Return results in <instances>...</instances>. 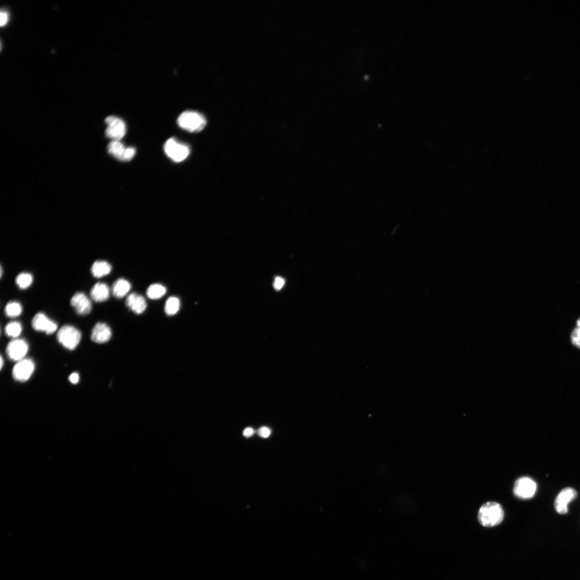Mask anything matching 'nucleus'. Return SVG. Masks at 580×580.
<instances>
[{
    "label": "nucleus",
    "mask_w": 580,
    "mask_h": 580,
    "mask_svg": "<svg viewBox=\"0 0 580 580\" xmlns=\"http://www.w3.org/2000/svg\"><path fill=\"white\" fill-rule=\"evenodd\" d=\"M112 270L111 266L106 261L96 260L92 265L91 272L96 278H101L108 275Z\"/></svg>",
    "instance_id": "nucleus-17"
},
{
    "label": "nucleus",
    "mask_w": 580,
    "mask_h": 580,
    "mask_svg": "<svg viewBox=\"0 0 580 580\" xmlns=\"http://www.w3.org/2000/svg\"><path fill=\"white\" fill-rule=\"evenodd\" d=\"M257 433L260 438L267 439L270 437L271 430L268 427H262L258 430Z\"/></svg>",
    "instance_id": "nucleus-24"
},
{
    "label": "nucleus",
    "mask_w": 580,
    "mask_h": 580,
    "mask_svg": "<svg viewBox=\"0 0 580 580\" xmlns=\"http://www.w3.org/2000/svg\"><path fill=\"white\" fill-rule=\"evenodd\" d=\"M33 276L27 273L19 274L16 278V283L19 288L26 289L31 286L33 282Z\"/></svg>",
    "instance_id": "nucleus-21"
},
{
    "label": "nucleus",
    "mask_w": 580,
    "mask_h": 580,
    "mask_svg": "<svg viewBox=\"0 0 580 580\" xmlns=\"http://www.w3.org/2000/svg\"><path fill=\"white\" fill-rule=\"evenodd\" d=\"M128 148H126L120 141L112 140L108 146V151L116 159L122 161H126V154Z\"/></svg>",
    "instance_id": "nucleus-15"
},
{
    "label": "nucleus",
    "mask_w": 580,
    "mask_h": 580,
    "mask_svg": "<svg viewBox=\"0 0 580 580\" xmlns=\"http://www.w3.org/2000/svg\"><path fill=\"white\" fill-rule=\"evenodd\" d=\"M32 326L35 331L52 334L57 330L56 324L43 313H38L34 317Z\"/></svg>",
    "instance_id": "nucleus-10"
},
{
    "label": "nucleus",
    "mask_w": 580,
    "mask_h": 580,
    "mask_svg": "<svg viewBox=\"0 0 580 580\" xmlns=\"http://www.w3.org/2000/svg\"><path fill=\"white\" fill-rule=\"evenodd\" d=\"M110 290L109 286L103 283H96L91 291L92 298L96 302H103L107 301L110 296Z\"/></svg>",
    "instance_id": "nucleus-14"
},
{
    "label": "nucleus",
    "mask_w": 580,
    "mask_h": 580,
    "mask_svg": "<svg viewBox=\"0 0 580 580\" xmlns=\"http://www.w3.org/2000/svg\"><path fill=\"white\" fill-rule=\"evenodd\" d=\"M164 150L167 156L176 162L185 160L189 156L190 152L188 145L181 143L173 138H170L164 144Z\"/></svg>",
    "instance_id": "nucleus-4"
},
{
    "label": "nucleus",
    "mask_w": 580,
    "mask_h": 580,
    "mask_svg": "<svg viewBox=\"0 0 580 580\" xmlns=\"http://www.w3.org/2000/svg\"><path fill=\"white\" fill-rule=\"evenodd\" d=\"M571 340L573 344L580 349V328L577 327L573 331L571 335Z\"/></svg>",
    "instance_id": "nucleus-23"
},
{
    "label": "nucleus",
    "mask_w": 580,
    "mask_h": 580,
    "mask_svg": "<svg viewBox=\"0 0 580 580\" xmlns=\"http://www.w3.org/2000/svg\"><path fill=\"white\" fill-rule=\"evenodd\" d=\"M131 288V284L127 280L120 278L114 283L112 293L115 297L122 298L129 293Z\"/></svg>",
    "instance_id": "nucleus-16"
},
{
    "label": "nucleus",
    "mask_w": 580,
    "mask_h": 580,
    "mask_svg": "<svg viewBox=\"0 0 580 580\" xmlns=\"http://www.w3.org/2000/svg\"><path fill=\"white\" fill-rule=\"evenodd\" d=\"M577 327L580 328V317L578 318V320L577 321Z\"/></svg>",
    "instance_id": "nucleus-30"
},
{
    "label": "nucleus",
    "mask_w": 580,
    "mask_h": 580,
    "mask_svg": "<svg viewBox=\"0 0 580 580\" xmlns=\"http://www.w3.org/2000/svg\"><path fill=\"white\" fill-rule=\"evenodd\" d=\"M167 289L163 285L154 284L150 285L147 290V295L151 299L156 300L162 298L166 294Z\"/></svg>",
    "instance_id": "nucleus-18"
},
{
    "label": "nucleus",
    "mask_w": 580,
    "mask_h": 580,
    "mask_svg": "<svg viewBox=\"0 0 580 580\" xmlns=\"http://www.w3.org/2000/svg\"><path fill=\"white\" fill-rule=\"evenodd\" d=\"M577 497L576 490L570 487L566 488L559 492L555 502L556 511L560 514H565L568 512V505Z\"/></svg>",
    "instance_id": "nucleus-8"
},
{
    "label": "nucleus",
    "mask_w": 580,
    "mask_h": 580,
    "mask_svg": "<svg viewBox=\"0 0 580 580\" xmlns=\"http://www.w3.org/2000/svg\"><path fill=\"white\" fill-rule=\"evenodd\" d=\"M6 315L9 317H16L20 315L22 312V306L20 303L17 302L8 303L5 309Z\"/></svg>",
    "instance_id": "nucleus-20"
},
{
    "label": "nucleus",
    "mask_w": 580,
    "mask_h": 580,
    "mask_svg": "<svg viewBox=\"0 0 580 580\" xmlns=\"http://www.w3.org/2000/svg\"><path fill=\"white\" fill-rule=\"evenodd\" d=\"M35 369V364L31 359H23L18 361L13 370L14 379L18 382H26L31 379Z\"/></svg>",
    "instance_id": "nucleus-7"
},
{
    "label": "nucleus",
    "mask_w": 580,
    "mask_h": 580,
    "mask_svg": "<svg viewBox=\"0 0 580 580\" xmlns=\"http://www.w3.org/2000/svg\"><path fill=\"white\" fill-rule=\"evenodd\" d=\"M22 331L21 324L17 322H11L7 325L5 328V332L7 336L12 338H16L19 336Z\"/></svg>",
    "instance_id": "nucleus-22"
},
{
    "label": "nucleus",
    "mask_w": 580,
    "mask_h": 580,
    "mask_svg": "<svg viewBox=\"0 0 580 580\" xmlns=\"http://www.w3.org/2000/svg\"><path fill=\"white\" fill-rule=\"evenodd\" d=\"M57 339L66 349L73 351L80 343L81 334L75 327L70 325H65L58 332Z\"/></svg>",
    "instance_id": "nucleus-3"
},
{
    "label": "nucleus",
    "mask_w": 580,
    "mask_h": 580,
    "mask_svg": "<svg viewBox=\"0 0 580 580\" xmlns=\"http://www.w3.org/2000/svg\"><path fill=\"white\" fill-rule=\"evenodd\" d=\"M127 306L135 313L142 314L147 308L146 300L137 294L130 295L126 301Z\"/></svg>",
    "instance_id": "nucleus-13"
},
{
    "label": "nucleus",
    "mask_w": 580,
    "mask_h": 580,
    "mask_svg": "<svg viewBox=\"0 0 580 580\" xmlns=\"http://www.w3.org/2000/svg\"><path fill=\"white\" fill-rule=\"evenodd\" d=\"M504 518V511L501 506L495 502H488L482 505L478 512V518L483 527L491 528L499 525Z\"/></svg>",
    "instance_id": "nucleus-1"
},
{
    "label": "nucleus",
    "mask_w": 580,
    "mask_h": 580,
    "mask_svg": "<svg viewBox=\"0 0 580 580\" xmlns=\"http://www.w3.org/2000/svg\"><path fill=\"white\" fill-rule=\"evenodd\" d=\"M254 433V431L253 428H247L244 430L243 434L245 437L248 438L252 437Z\"/></svg>",
    "instance_id": "nucleus-28"
},
{
    "label": "nucleus",
    "mask_w": 580,
    "mask_h": 580,
    "mask_svg": "<svg viewBox=\"0 0 580 580\" xmlns=\"http://www.w3.org/2000/svg\"><path fill=\"white\" fill-rule=\"evenodd\" d=\"M71 304L76 313L81 315L89 314L92 311L91 300L82 293L74 294L71 299Z\"/></svg>",
    "instance_id": "nucleus-11"
},
{
    "label": "nucleus",
    "mask_w": 580,
    "mask_h": 580,
    "mask_svg": "<svg viewBox=\"0 0 580 580\" xmlns=\"http://www.w3.org/2000/svg\"><path fill=\"white\" fill-rule=\"evenodd\" d=\"M536 490V482L528 477L518 479L516 481L514 487V495L517 498L523 499L533 498L535 495Z\"/></svg>",
    "instance_id": "nucleus-6"
},
{
    "label": "nucleus",
    "mask_w": 580,
    "mask_h": 580,
    "mask_svg": "<svg viewBox=\"0 0 580 580\" xmlns=\"http://www.w3.org/2000/svg\"><path fill=\"white\" fill-rule=\"evenodd\" d=\"M285 283L284 279L280 277H277L274 283V287L276 290L281 289Z\"/></svg>",
    "instance_id": "nucleus-25"
},
{
    "label": "nucleus",
    "mask_w": 580,
    "mask_h": 580,
    "mask_svg": "<svg viewBox=\"0 0 580 580\" xmlns=\"http://www.w3.org/2000/svg\"><path fill=\"white\" fill-rule=\"evenodd\" d=\"M107 128L105 131L106 136L113 140L120 141L127 133V127L125 122L115 116H109L105 120Z\"/></svg>",
    "instance_id": "nucleus-5"
},
{
    "label": "nucleus",
    "mask_w": 580,
    "mask_h": 580,
    "mask_svg": "<svg viewBox=\"0 0 580 580\" xmlns=\"http://www.w3.org/2000/svg\"><path fill=\"white\" fill-rule=\"evenodd\" d=\"M0 17H1V19H0V25H1L2 26H3L8 23V15L7 13L5 12H2L1 15H0Z\"/></svg>",
    "instance_id": "nucleus-27"
},
{
    "label": "nucleus",
    "mask_w": 580,
    "mask_h": 580,
    "mask_svg": "<svg viewBox=\"0 0 580 580\" xmlns=\"http://www.w3.org/2000/svg\"><path fill=\"white\" fill-rule=\"evenodd\" d=\"M28 350V345L25 340L15 339L8 344L7 354L11 360L18 362L24 359Z\"/></svg>",
    "instance_id": "nucleus-9"
},
{
    "label": "nucleus",
    "mask_w": 580,
    "mask_h": 580,
    "mask_svg": "<svg viewBox=\"0 0 580 580\" xmlns=\"http://www.w3.org/2000/svg\"><path fill=\"white\" fill-rule=\"evenodd\" d=\"M79 380H80V376H79V374L77 373L74 372V373H72L69 376L70 382L73 384H76L77 383H78L79 382Z\"/></svg>",
    "instance_id": "nucleus-26"
},
{
    "label": "nucleus",
    "mask_w": 580,
    "mask_h": 580,
    "mask_svg": "<svg viewBox=\"0 0 580 580\" xmlns=\"http://www.w3.org/2000/svg\"><path fill=\"white\" fill-rule=\"evenodd\" d=\"M179 127L190 132H198L204 129L207 120L200 113L193 111H186L182 113L178 119Z\"/></svg>",
    "instance_id": "nucleus-2"
},
{
    "label": "nucleus",
    "mask_w": 580,
    "mask_h": 580,
    "mask_svg": "<svg viewBox=\"0 0 580 580\" xmlns=\"http://www.w3.org/2000/svg\"><path fill=\"white\" fill-rule=\"evenodd\" d=\"M180 308V301L176 297H171L167 299L164 307V310L168 315L176 314Z\"/></svg>",
    "instance_id": "nucleus-19"
},
{
    "label": "nucleus",
    "mask_w": 580,
    "mask_h": 580,
    "mask_svg": "<svg viewBox=\"0 0 580 580\" xmlns=\"http://www.w3.org/2000/svg\"><path fill=\"white\" fill-rule=\"evenodd\" d=\"M112 336L111 328L103 323H99L94 327L91 338L97 343H104L108 342Z\"/></svg>",
    "instance_id": "nucleus-12"
},
{
    "label": "nucleus",
    "mask_w": 580,
    "mask_h": 580,
    "mask_svg": "<svg viewBox=\"0 0 580 580\" xmlns=\"http://www.w3.org/2000/svg\"><path fill=\"white\" fill-rule=\"evenodd\" d=\"M3 365H4V359H3V357L2 356L1 357V368L2 369L3 368Z\"/></svg>",
    "instance_id": "nucleus-29"
}]
</instances>
